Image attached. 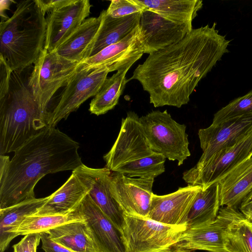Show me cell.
<instances>
[{
    "instance_id": "7",
    "label": "cell",
    "mask_w": 252,
    "mask_h": 252,
    "mask_svg": "<svg viewBox=\"0 0 252 252\" xmlns=\"http://www.w3.org/2000/svg\"><path fill=\"white\" fill-rule=\"evenodd\" d=\"M79 63L61 57L55 51L48 52L45 49L34 63L29 85L46 118L48 105L53 95L67 85L77 72Z\"/></svg>"
},
{
    "instance_id": "25",
    "label": "cell",
    "mask_w": 252,
    "mask_h": 252,
    "mask_svg": "<svg viewBox=\"0 0 252 252\" xmlns=\"http://www.w3.org/2000/svg\"><path fill=\"white\" fill-rule=\"evenodd\" d=\"M220 207V184L217 182L197 193L180 225L189 229L209 223L217 218Z\"/></svg>"
},
{
    "instance_id": "28",
    "label": "cell",
    "mask_w": 252,
    "mask_h": 252,
    "mask_svg": "<svg viewBox=\"0 0 252 252\" xmlns=\"http://www.w3.org/2000/svg\"><path fill=\"white\" fill-rule=\"evenodd\" d=\"M147 9L180 24L192 25L203 6L200 0H137Z\"/></svg>"
},
{
    "instance_id": "3",
    "label": "cell",
    "mask_w": 252,
    "mask_h": 252,
    "mask_svg": "<svg viewBox=\"0 0 252 252\" xmlns=\"http://www.w3.org/2000/svg\"><path fill=\"white\" fill-rule=\"evenodd\" d=\"M25 69L12 72L8 93L0 98V155L15 152L47 127Z\"/></svg>"
},
{
    "instance_id": "39",
    "label": "cell",
    "mask_w": 252,
    "mask_h": 252,
    "mask_svg": "<svg viewBox=\"0 0 252 252\" xmlns=\"http://www.w3.org/2000/svg\"><path fill=\"white\" fill-rule=\"evenodd\" d=\"M14 1L11 0H1L0 1V13L3 12L5 9H8L10 4Z\"/></svg>"
},
{
    "instance_id": "8",
    "label": "cell",
    "mask_w": 252,
    "mask_h": 252,
    "mask_svg": "<svg viewBox=\"0 0 252 252\" xmlns=\"http://www.w3.org/2000/svg\"><path fill=\"white\" fill-rule=\"evenodd\" d=\"M111 69L107 67L82 69L79 67L61 94L54 109L48 112L47 126L55 127L62 119L76 111L90 97L95 96Z\"/></svg>"
},
{
    "instance_id": "9",
    "label": "cell",
    "mask_w": 252,
    "mask_h": 252,
    "mask_svg": "<svg viewBox=\"0 0 252 252\" xmlns=\"http://www.w3.org/2000/svg\"><path fill=\"white\" fill-rule=\"evenodd\" d=\"M252 154V129L234 145L215 154L200 167L194 166L183 173V179L202 189L219 182Z\"/></svg>"
},
{
    "instance_id": "12",
    "label": "cell",
    "mask_w": 252,
    "mask_h": 252,
    "mask_svg": "<svg viewBox=\"0 0 252 252\" xmlns=\"http://www.w3.org/2000/svg\"><path fill=\"white\" fill-rule=\"evenodd\" d=\"M252 129V114H249L199 129L203 153L195 166H202L218 152L234 145Z\"/></svg>"
},
{
    "instance_id": "33",
    "label": "cell",
    "mask_w": 252,
    "mask_h": 252,
    "mask_svg": "<svg viewBox=\"0 0 252 252\" xmlns=\"http://www.w3.org/2000/svg\"><path fill=\"white\" fill-rule=\"evenodd\" d=\"M146 9L137 0H112L106 10L111 17L120 18L142 12Z\"/></svg>"
},
{
    "instance_id": "35",
    "label": "cell",
    "mask_w": 252,
    "mask_h": 252,
    "mask_svg": "<svg viewBox=\"0 0 252 252\" xmlns=\"http://www.w3.org/2000/svg\"><path fill=\"white\" fill-rule=\"evenodd\" d=\"M12 72L5 61L0 57V98L4 97L8 93Z\"/></svg>"
},
{
    "instance_id": "20",
    "label": "cell",
    "mask_w": 252,
    "mask_h": 252,
    "mask_svg": "<svg viewBox=\"0 0 252 252\" xmlns=\"http://www.w3.org/2000/svg\"><path fill=\"white\" fill-rule=\"evenodd\" d=\"M217 217L223 222V240L227 252H252V223L237 209L220 208Z\"/></svg>"
},
{
    "instance_id": "32",
    "label": "cell",
    "mask_w": 252,
    "mask_h": 252,
    "mask_svg": "<svg viewBox=\"0 0 252 252\" xmlns=\"http://www.w3.org/2000/svg\"><path fill=\"white\" fill-rule=\"evenodd\" d=\"M252 114V89L244 95L231 101L214 115L213 124H218L227 120Z\"/></svg>"
},
{
    "instance_id": "34",
    "label": "cell",
    "mask_w": 252,
    "mask_h": 252,
    "mask_svg": "<svg viewBox=\"0 0 252 252\" xmlns=\"http://www.w3.org/2000/svg\"><path fill=\"white\" fill-rule=\"evenodd\" d=\"M41 240L40 233H29L13 246V252H36Z\"/></svg>"
},
{
    "instance_id": "22",
    "label": "cell",
    "mask_w": 252,
    "mask_h": 252,
    "mask_svg": "<svg viewBox=\"0 0 252 252\" xmlns=\"http://www.w3.org/2000/svg\"><path fill=\"white\" fill-rule=\"evenodd\" d=\"M88 193L89 189L72 172L64 184L49 195L47 202L33 214L50 215L67 214L77 208Z\"/></svg>"
},
{
    "instance_id": "1",
    "label": "cell",
    "mask_w": 252,
    "mask_h": 252,
    "mask_svg": "<svg viewBox=\"0 0 252 252\" xmlns=\"http://www.w3.org/2000/svg\"><path fill=\"white\" fill-rule=\"evenodd\" d=\"M217 24L193 29L178 42L149 54L128 81L137 80L155 107L188 103L200 81L229 52Z\"/></svg>"
},
{
    "instance_id": "27",
    "label": "cell",
    "mask_w": 252,
    "mask_h": 252,
    "mask_svg": "<svg viewBox=\"0 0 252 252\" xmlns=\"http://www.w3.org/2000/svg\"><path fill=\"white\" fill-rule=\"evenodd\" d=\"M46 232L52 240L74 252H100L85 220L62 224Z\"/></svg>"
},
{
    "instance_id": "31",
    "label": "cell",
    "mask_w": 252,
    "mask_h": 252,
    "mask_svg": "<svg viewBox=\"0 0 252 252\" xmlns=\"http://www.w3.org/2000/svg\"><path fill=\"white\" fill-rule=\"evenodd\" d=\"M166 158L162 155H153L123 165L115 172L131 178H153L165 171Z\"/></svg>"
},
{
    "instance_id": "26",
    "label": "cell",
    "mask_w": 252,
    "mask_h": 252,
    "mask_svg": "<svg viewBox=\"0 0 252 252\" xmlns=\"http://www.w3.org/2000/svg\"><path fill=\"white\" fill-rule=\"evenodd\" d=\"M49 196L33 198L0 209V252H4L16 237L14 231L28 216L35 214L48 200Z\"/></svg>"
},
{
    "instance_id": "5",
    "label": "cell",
    "mask_w": 252,
    "mask_h": 252,
    "mask_svg": "<svg viewBox=\"0 0 252 252\" xmlns=\"http://www.w3.org/2000/svg\"><path fill=\"white\" fill-rule=\"evenodd\" d=\"M139 119L154 153L177 160L178 166L190 156L186 126L175 121L166 110L152 111Z\"/></svg>"
},
{
    "instance_id": "21",
    "label": "cell",
    "mask_w": 252,
    "mask_h": 252,
    "mask_svg": "<svg viewBox=\"0 0 252 252\" xmlns=\"http://www.w3.org/2000/svg\"><path fill=\"white\" fill-rule=\"evenodd\" d=\"M101 20L100 14L97 17L87 18L55 51L67 60L81 63L90 57Z\"/></svg>"
},
{
    "instance_id": "10",
    "label": "cell",
    "mask_w": 252,
    "mask_h": 252,
    "mask_svg": "<svg viewBox=\"0 0 252 252\" xmlns=\"http://www.w3.org/2000/svg\"><path fill=\"white\" fill-rule=\"evenodd\" d=\"M133 111L127 112L110 150L103 156L106 166L115 172L124 164L150 156L152 151L139 119Z\"/></svg>"
},
{
    "instance_id": "36",
    "label": "cell",
    "mask_w": 252,
    "mask_h": 252,
    "mask_svg": "<svg viewBox=\"0 0 252 252\" xmlns=\"http://www.w3.org/2000/svg\"><path fill=\"white\" fill-rule=\"evenodd\" d=\"M42 249L45 252H74L52 240L46 232L40 233Z\"/></svg>"
},
{
    "instance_id": "15",
    "label": "cell",
    "mask_w": 252,
    "mask_h": 252,
    "mask_svg": "<svg viewBox=\"0 0 252 252\" xmlns=\"http://www.w3.org/2000/svg\"><path fill=\"white\" fill-rule=\"evenodd\" d=\"M72 173L89 189V194L93 201L121 230L124 216L110 190L111 171L107 167L93 168L83 164Z\"/></svg>"
},
{
    "instance_id": "6",
    "label": "cell",
    "mask_w": 252,
    "mask_h": 252,
    "mask_svg": "<svg viewBox=\"0 0 252 252\" xmlns=\"http://www.w3.org/2000/svg\"><path fill=\"white\" fill-rule=\"evenodd\" d=\"M121 229L126 252H167L186 230L149 218L123 214Z\"/></svg>"
},
{
    "instance_id": "11",
    "label": "cell",
    "mask_w": 252,
    "mask_h": 252,
    "mask_svg": "<svg viewBox=\"0 0 252 252\" xmlns=\"http://www.w3.org/2000/svg\"><path fill=\"white\" fill-rule=\"evenodd\" d=\"M154 181L153 178H131L113 172L110 190L123 214L148 218Z\"/></svg>"
},
{
    "instance_id": "19",
    "label": "cell",
    "mask_w": 252,
    "mask_h": 252,
    "mask_svg": "<svg viewBox=\"0 0 252 252\" xmlns=\"http://www.w3.org/2000/svg\"><path fill=\"white\" fill-rule=\"evenodd\" d=\"M223 228L222 221L217 217L209 223L186 229L167 252H192L196 250L227 252L223 243Z\"/></svg>"
},
{
    "instance_id": "16",
    "label": "cell",
    "mask_w": 252,
    "mask_h": 252,
    "mask_svg": "<svg viewBox=\"0 0 252 252\" xmlns=\"http://www.w3.org/2000/svg\"><path fill=\"white\" fill-rule=\"evenodd\" d=\"M145 54L142 35L138 26L121 41L102 49L79 63L82 69L101 67L117 71L126 64L136 62Z\"/></svg>"
},
{
    "instance_id": "13",
    "label": "cell",
    "mask_w": 252,
    "mask_h": 252,
    "mask_svg": "<svg viewBox=\"0 0 252 252\" xmlns=\"http://www.w3.org/2000/svg\"><path fill=\"white\" fill-rule=\"evenodd\" d=\"M139 27L149 55L178 42L193 29L192 25L174 22L148 9L141 13Z\"/></svg>"
},
{
    "instance_id": "17",
    "label": "cell",
    "mask_w": 252,
    "mask_h": 252,
    "mask_svg": "<svg viewBox=\"0 0 252 252\" xmlns=\"http://www.w3.org/2000/svg\"><path fill=\"white\" fill-rule=\"evenodd\" d=\"M79 209L100 252H126L121 230L104 215L89 193Z\"/></svg>"
},
{
    "instance_id": "2",
    "label": "cell",
    "mask_w": 252,
    "mask_h": 252,
    "mask_svg": "<svg viewBox=\"0 0 252 252\" xmlns=\"http://www.w3.org/2000/svg\"><path fill=\"white\" fill-rule=\"evenodd\" d=\"M79 143L55 127H46L15 152L0 155V209L35 198L34 189L48 174L83 164Z\"/></svg>"
},
{
    "instance_id": "14",
    "label": "cell",
    "mask_w": 252,
    "mask_h": 252,
    "mask_svg": "<svg viewBox=\"0 0 252 252\" xmlns=\"http://www.w3.org/2000/svg\"><path fill=\"white\" fill-rule=\"evenodd\" d=\"M91 7L89 0H74L48 13L44 49L48 52L55 51L87 19Z\"/></svg>"
},
{
    "instance_id": "38",
    "label": "cell",
    "mask_w": 252,
    "mask_h": 252,
    "mask_svg": "<svg viewBox=\"0 0 252 252\" xmlns=\"http://www.w3.org/2000/svg\"><path fill=\"white\" fill-rule=\"evenodd\" d=\"M239 207L240 212L252 223V189L243 198Z\"/></svg>"
},
{
    "instance_id": "30",
    "label": "cell",
    "mask_w": 252,
    "mask_h": 252,
    "mask_svg": "<svg viewBox=\"0 0 252 252\" xmlns=\"http://www.w3.org/2000/svg\"><path fill=\"white\" fill-rule=\"evenodd\" d=\"M85 220L79 206L72 211L62 215L27 216L14 231L16 237L29 233H41L65 223Z\"/></svg>"
},
{
    "instance_id": "23",
    "label": "cell",
    "mask_w": 252,
    "mask_h": 252,
    "mask_svg": "<svg viewBox=\"0 0 252 252\" xmlns=\"http://www.w3.org/2000/svg\"><path fill=\"white\" fill-rule=\"evenodd\" d=\"M219 183L220 206L236 209L252 189V154Z\"/></svg>"
},
{
    "instance_id": "29",
    "label": "cell",
    "mask_w": 252,
    "mask_h": 252,
    "mask_svg": "<svg viewBox=\"0 0 252 252\" xmlns=\"http://www.w3.org/2000/svg\"><path fill=\"white\" fill-rule=\"evenodd\" d=\"M135 63L130 62L107 78L101 88L90 103L91 113L97 116L104 114L113 109L118 104L126 83L129 82L126 75Z\"/></svg>"
},
{
    "instance_id": "24",
    "label": "cell",
    "mask_w": 252,
    "mask_h": 252,
    "mask_svg": "<svg viewBox=\"0 0 252 252\" xmlns=\"http://www.w3.org/2000/svg\"><path fill=\"white\" fill-rule=\"evenodd\" d=\"M142 12L114 18L109 15L106 10H102L100 13L102 17L101 25L89 57L129 35L139 26Z\"/></svg>"
},
{
    "instance_id": "4",
    "label": "cell",
    "mask_w": 252,
    "mask_h": 252,
    "mask_svg": "<svg viewBox=\"0 0 252 252\" xmlns=\"http://www.w3.org/2000/svg\"><path fill=\"white\" fill-rule=\"evenodd\" d=\"M35 0L20 1L13 15L0 24V57L12 71L34 64L44 49L46 22Z\"/></svg>"
},
{
    "instance_id": "37",
    "label": "cell",
    "mask_w": 252,
    "mask_h": 252,
    "mask_svg": "<svg viewBox=\"0 0 252 252\" xmlns=\"http://www.w3.org/2000/svg\"><path fill=\"white\" fill-rule=\"evenodd\" d=\"M41 11L45 14L68 5L74 0H35Z\"/></svg>"
},
{
    "instance_id": "18",
    "label": "cell",
    "mask_w": 252,
    "mask_h": 252,
    "mask_svg": "<svg viewBox=\"0 0 252 252\" xmlns=\"http://www.w3.org/2000/svg\"><path fill=\"white\" fill-rule=\"evenodd\" d=\"M200 186L188 185L165 195H152L148 218L170 225H178L189 211Z\"/></svg>"
}]
</instances>
